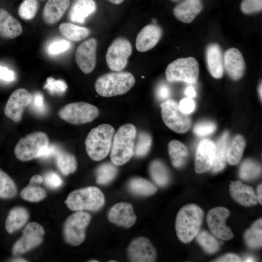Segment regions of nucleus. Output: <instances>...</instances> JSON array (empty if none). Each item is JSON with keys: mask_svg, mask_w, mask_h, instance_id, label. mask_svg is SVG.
I'll return each mask as SVG.
<instances>
[{"mask_svg": "<svg viewBox=\"0 0 262 262\" xmlns=\"http://www.w3.org/2000/svg\"><path fill=\"white\" fill-rule=\"evenodd\" d=\"M204 213L195 204L185 205L179 211L176 220L175 229L179 239L188 243L196 237L200 230Z\"/></svg>", "mask_w": 262, "mask_h": 262, "instance_id": "f257e3e1", "label": "nucleus"}, {"mask_svg": "<svg viewBox=\"0 0 262 262\" xmlns=\"http://www.w3.org/2000/svg\"><path fill=\"white\" fill-rule=\"evenodd\" d=\"M137 131L132 124H124L113 136L110 150V159L115 165L127 163L134 155V146Z\"/></svg>", "mask_w": 262, "mask_h": 262, "instance_id": "f03ea898", "label": "nucleus"}, {"mask_svg": "<svg viewBox=\"0 0 262 262\" xmlns=\"http://www.w3.org/2000/svg\"><path fill=\"white\" fill-rule=\"evenodd\" d=\"M135 82V78L130 72L114 71L99 76L96 81L95 88L101 96L111 97L127 93Z\"/></svg>", "mask_w": 262, "mask_h": 262, "instance_id": "7ed1b4c3", "label": "nucleus"}, {"mask_svg": "<svg viewBox=\"0 0 262 262\" xmlns=\"http://www.w3.org/2000/svg\"><path fill=\"white\" fill-rule=\"evenodd\" d=\"M115 129L108 124L93 128L85 140L86 152L91 159L99 161L104 159L111 150Z\"/></svg>", "mask_w": 262, "mask_h": 262, "instance_id": "20e7f679", "label": "nucleus"}, {"mask_svg": "<svg viewBox=\"0 0 262 262\" xmlns=\"http://www.w3.org/2000/svg\"><path fill=\"white\" fill-rule=\"evenodd\" d=\"M65 203L73 211H97L104 205L105 198L99 189L90 186L71 192Z\"/></svg>", "mask_w": 262, "mask_h": 262, "instance_id": "39448f33", "label": "nucleus"}, {"mask_svg": "<svg viewBox=\"0 0 262 262\" xmlns=\"http://www.w3.org/2000/svg\"><path fill=\"white\" fill-rule=\"evenodd\" d=\"M49 144L47 134L42 131H35L21 138L14 149L16 158L26 162L38 158L42 150Z\"/></svg>", "mask_w": 262, "mask_h": 262, "instance_id": "423d86ee", "label": "nucleus"}, {"mask_svg": "<svg viewBox=\"0 0 262 262\" xmlns=\"http://www.w3.org/2000/svg\"><path fill=\"white\" fill-rule=\"evenodd\" d=\"M198 75V63L193 57L178 58L170 63L165 69L166 78L170 82L193 83L196 82Z\"/></svg>", "mask_w": 262, "mask_h": 262, "instance_id": "0eeeda50", "label": "nucleus"}, {"mask_svg": "<svg viewBox=\"0 0 262 262\" xmlns=\"http://www.w3.org/2000/svg\"><path fill=\"white\" fill-rule=\"evenodd\" d=\"M58 116L65 121L73 125L91 122L99 115L98 108L85 102H76L62 106L58 112Z\"/></svg>", "mask_w": 262, "mask_h": 262, "instance_id": "6e6552de", "label": "nucleus"}, {"mask_svg": "<svg viewBox=\"0 0 262 262\" xmlns=\"http://www.w3.org/2000/svg\"><path fill=\"white\" fill-rule=\"evenodd\" d=\"M91 220L90 214L84 211H76L65 222L63 235L68 244L76 246L81 244L85 238V229Z\"/></svg>", "mask_w": 262, "mask_h": 262, "instance_id": "1a4fd4ad", "label": "nucleus"}, {"mask_svg": "<svg viewBox=\"0 0 262 262\" xmlns=\"http://www.w3.org/2000/svg\"><path fill=\"white\" fill-rule=\"evenodd\" d=\"M160 107L163 120L167 127L180 133L189 130L191 126V119L188 114L180 110L176 101L166 100L160 104Z\"/></svg>", "mask_w": 262, "mask_h": 262, "instance_id": "9d476101", "label": "nucleus"}, {"mask_svg": "<svg viewBox=\"0 0 262 262\" xmlns=\"http://www.w3.org/2000/svg\"><path fill=\"white\" fill-rule=\"evenodd\" d=\"M132 53V46L126 38L115 39L108 48L106 61L109 68L113 71H119L127 65L128 58Z\"/></svg>", "mask_w": 262, "mask_h": 262, "instance_id": "9b49d317", "label": "nucleus"}, {"mask_svg": "<svg viewBox=\"0 0 262 262\" xmlns=\"http://www.w3.org/2000/svg\"><path fill=\"white\" fill-rule=\"evenodd\" d=\"M45 232L43 227L35 222L28 223L22 230V235L13 246L12 252L17 255L31 250L41 244Z\"/></svg>", "mask_w": 262, "mask_h": 262, "instance_id": "f8f14e48", "label": "nucleus"}, {"mask_svg": "<svg viewBox=\"0 0 262 262\" xmlns=\"http://www.w3.org/2000/svg\"><path fill=\"white\" fill-rule=\"evenodd\" d=\"M32 96L26 89L18 88L10 95L5 105L4 113L6 117L15 122H19L24 109L32 101Z\"/></svg>", "mask_w": 262, "mask_h": 262, "instance_id": "ddd939ff", "label": "nucleus"}, {"mask_svg": "<svg viewBox=\"0 0 262 262\" xmlns=\"http://www.w3.org/2000/svg\"><path fill=\"white\" fill-rule=\"evenodd\" d=\"M229 215L228 209L223 207H217L211 209L206 217L207 224L211 232L224 240H230L233 236L230 229L226 224V220Z\"/></svg>", "mask_w": 262, "mask_h": 262, "instance_id": "4468645a", "label": "nucleus"}, {"mask_svg": "<svg viewBox=\"0 0 262 262\" xmlns=\"http://www.w3.org/2000/svg\"><path fill=\"white\" fill-rule=\"evenodd\" d=\"M127 254L128 258L132 262H153L156 258V251L147 238L138 237L130 244Z\"/></svg>", "mask_w": 262, "mask_h": 262, "instance_id": "2eb2a0df", "label": "nucleus"}, {"mask_svg": "<svg viewBox=\"0 0 262 262\" xmlns=\"http://www.w3.org/2000/svg\"><path fill=\"white\" fill-rule=\"evenodd\" d=\"M97 46V40L90 38L82 42L77 48L75 61L85 74L91 73L96 66Z\"/></svg>", "mask_w": 262, "mask_h": 262, "instance_id": "dca6fc26", "label": "nucleus"}, {"mask_svg": "<svg viewBox=\"0 0 262 262\" xmlns=\"http://www.w3.org/2000/svg\"><path fill=\"white\" fill-rule=\"evenodd\" d=\"M215 144L211 140L204 139L198 143L196 152L195 169L197 173H205L213 165Z\"/></svg>", "mask_w": 262, "mask_h": 262, "instance_id": "f3484780", "label": "nucleus"}, {"mask_svg": "<svg viewBox=\"0 0 262 262\" xmlns=\"http://www.w3.org/2000/svg\"><path fill=\"white\" fill-rule=\"evenodd\" d=\"M108 218L114 224L129 228L135 224L136 216L131 204L127 202H119L114 205L110 209Z\"/></svg>", "mask_w": 262, "mask_h": 262, "instance_id": "a211bd4d", "label": "nucleus"}, {"mask_svg": "<svg viewBox=\"0 0 262 262\" xmlns=\"http://www.w3.org/2000/svg\"><path fill=\"white\" fill-rule=\"evenodd\" d=\"M224 66L228 76L237 81L243 76L245 71V62L242 54L235 48L228 49L224 54Z\"/></svg>", "mask_w": 262, "mask_h": 262, "instance_id": "6ab92c4d", "label": "nucleus"}, {"mask_svg": "<svg viewBox=\"0 0 262 262\" xmlns=\"http://www.w3.org/2000/svg\"><path fill=\"white\" fill-rule=\"evenodd\" d=\"M162 30L157 25L145 26L138 33L135 46L139 52H146L153 48L162 35Z\"/></svg>", "mask_w": 262, "mask_h": 262, "instance_id": "aec40b11", "label": "nucleus"}, {"mask_svg": "<svg viewBox=\"0 0 262 262\" xmlns=\"http://www.w3.org/2000/svg\"><path fill=\"white\" fill-rule=\"evenodd\" d=\"M205 58L208 69L214 78H221L224 70V55L220 46L217 43L209 44L206 49Z\"/></svg>", "mask_w": 262, "mask_h": 262, "instance_id": "412c9836", "label": "nucleus"}, {"mask_svg": "<svg viewBox=\"0 0 262 262\" xmlns=\"http://www.w3.org/2000/svg\"><path fill=\"white\" fill-rule=\"evenodd\" d=\"M229 193L234 200L244 206H251L258 203L257 196L252 187L240 181L230 182Z\"/></svg>", "mask_w": 262, "mask_h": 262, "instance_id": "4be33fe9", "label": "nucleus"}, {"mask_svg": "<svg viewBox=\"0 0 262 262\" xmlns=\"http://www.w3.org/2000/svg\"><path fill=\"white\" fill-rule=\"evenodd\" d=\"M202 9L203 4L200 0H184L174 8L173 13L178 20L189 23Z\"/></svg>", "mask_w": 262, "mask_h": 262, "instance_id": "5701e85b", "label": "nucleus"}, {"mask_svg": "<svg viewBox=\"0 0 262 262\" xmlns=\"http://www.w3.org/2000/svg\"><path fill=\"white\" fill-rule=\"evenodd\" d=\"M70 1V0H48L43 11L45 22L49 25L57 22L68 8Z\"/></svg>", "mask_w": 262, "mask_h": 262, "instance_id": "b1692460", "label": "nucleus"}, {"mask_svg": "<svg viewBox=\"0 0 262 262\" xmlns=\"http://www.w3.org/2000/svg\"><path fill=\"white\" fill-rule=\"evenodd\" d=\"M97 9L94 0H74L70 9L68 17L70 21L83 23L85 19Z\"/></svg>", "mask_w": 262, "mask_h": 262, "instance_id": "393cba45", "label": "nucleus"}, {"mask_svg": "<svg viewBox=\"0 0 262 262\" xmlns=\"http://www.w3.org/2000/svg\"><path fill=\"white\" fill-rule=\"evenodd\" d=\"M22 32L20 23L7 10L0 8V36L12 39Z\"/></svg>", "mask_w": 262, "mask_h": 262, "instance_id": "a878e982", "label": "nucleus"}, {"mask_svg": "<svg viewBox=\"0 0 262 262\" xmlns=\"http://www.w3.org/2000/svg\"><path fill=\"white\" fill-rule=\"evenodd\" d=\"M229 141V133L226 131L223 133L215 144L214 159L211 168L213 172L221 171L226 165Z\"/></svg>", "mask_w": 262, "mask_h": 262, "instance_id": "bb28decb", "label": "nucleus"}, {"mask_svg": "<svg viewBox=\"0 0 262 262\" xmlns=\"http://www.w3.org/2000/svg\"><path fill=\"white\" fill-rule=\"evenodd\" d=\"M29 214L26 209L16 207L9 212L5 221L6 231L12 233L22 227L29 219Z\"/></svg>", "mask_w": 262, "mask_h": 262, "instance_id": "cd10ccee", "label": "nucleus"}, {"mask_svg": "<svg viewBox=\"0 0 262 262\" xmlns=\"http://www.w3.org/2000/svg\"><path fill=\"white\" fill-rule=\"evenodd\" d=\"M168 152L172 165L180 168L185 164L188 152L186 146L181 142L173 140L168 145Z\"/></svg>", "mask_w": 262, "mask_h": 262, "instance_id": "c85d7f7f", "label": "nucleus"}, {"mask_svg": "<svg viewBox=\"0 0 262 262\" xmlns=\"http://www.w3.org/2000/svg\"><path fill=\"white\" fill-rule=\"evenodd\" d=\"M59 30L65 38L75 42L86 38L90 33L88 29L69 22L61 23L59 25Z\"/></svg>", "mask_w": 262, "mask_h": 262, "instance_id": "c756f323", "label": "nucleus"}, {"mask_svg": "<svg viewBox=\"0 0 262 262\" xmlns=\"http://www.w3.org/2000/svg\"><path fill=\"white\" fill-rule=\"evenodd\" d=\"M149 172L153 181L160 186L166 185L170 180V174L165 164L161 160H155L149 166Z\"/></svg>", "mask_w": 262, "mask_h": 262, "instance_id": "7c9ffc66", "label": "nucleus"}, {"mask_svg": "<svg viewBox=\"0 0 262 262\" xmlns=\"http://www.w3.org/2000/svg\"><path fill=\"white\" fill-rule=\"evenodd\" d=\"M128 187L132 193L143 196L152 195L157 190L152 183L140 177H134L130 179L128 183Z\"/></svg>", "mask_w": 262, "mask_h": 262, "instance_id": "2f4dec72", "label": "nucleus"}, {"mask_svg": "<svg viewBox=\"0 0 262 262\" xmlns=\"http://www.w3.org/2000/svg\"><path fill=\"white\" fill-rule=\"evenodd\" d=\"M246 146L244 138L240 134L235 135L229 144L227 162L231 165L238 164L242 158Z\"/></svg>", "mask_w": 262, "mask_h": 262, "instance_id": "473e14b6", "label": "nucleus"}, {"mask_svg": "<svg viewBox=\"0 0 262 262\" xmlns=\"http://www.w3.org/2000/svg\"><path fill=\"white\" fill-rule=\"evenodd\" d=\"M262 220L258 219L253 223L244 235V239L247 246L250 248L256 249L262 244Z\"/></svg>", "mask_w": 262, "mask_h": 262, "instance_id": "72a5a7b5", "label": "nucleus"}, {"mask_svg": "<svg viewBox=\"0 0 262 262\" xmlns=\"http://www.w3.org/2000/svg\"><path fill=\"white\" fill-rule=\"evenodd\" d=\"M57 165L65 175L73 173L77 168V161L75 156L67 152L58 150L55 154Z\"/></svg>", "mask_w": 262, "mask_h": 262, "instance_id": "f704fd0d", "label": "nucleus"}, {"mask_svg": "<svg viewBox=\"0 0 262 262\" xmlns=\"http://www.w3.org/2000/svg\"><path fill=\"white\" fill-rule=\"evenodd\" d=\"M152 144V138L148 132L141 131L136 133L134 146V155L137 157L145 156L149 151Z\"/></svg>", "mask_w": 262, "mask_h": 262, "instance_id": "c9c22d12", "label": "nucleus"}, {"mask_svg": "<svg viewBox=\"0 0 262 262\" xmlns=\"http://www.w3.org/2000/svg\"><path fill=\"white\" fill-rule=\"evenodd\" d=\"M261 172V166L258 163L251 159H246L241 164L239 175L243 180H252L258 178Z\"/></svg>", "mask_w": 262, "mask_h": 262, "instance_id": "e433bc0d", "label": "nucleus"}, {"mask_svg": "<svg viewBox=\"0 0 262 262\" xmlns=\"http://www.w3.org/2000/svg\"><path fill=\"white\" fill-rule=\"evenodd\" d=\"M117 169L113 163H106L100 165L96 170L97 183L105 185L110 182L115 177Z\"/></svg>", "mask_w": 262, "mask_h": 262, "instance_id": "4c0bfd02", "label": "nucleus"}, {"mask_svg": "<svg viewBox=\"0 0 262 262\" xmlns=\"http://www.w3.org/2000/svg\"><path fill=\"white\" fill-rule=\"evenodd\" d=\"M196 237L197 242L207 253H214L219 248L218 241L207 230L199 231Z\"/></svg>", "mask_w": 262, "mask_h": 262, "instance_id": "58836bf2", "label": "nucleus"}, {"mask_svg": "<svg viewBox=\"0 0 262 262\" xmlns=\"http://www.w3.org/2000/svg\"><path fill=\"white\" fill-rule=\"evenodd\" d=\"M16 194V187L15 182L7 173L0 169V197L11 198Z\"/></svg>", "mask_w": 262, "mask_h": 262, "instance_id": "ea45409f", "label": "nucleus"}, {"mask_svg": "<svg viewBox=\"0 0 262 262\" xmlns=\"http://www.w3.org/2000/svg\"><path fill=\"white\" fill-rule=\"evenodd\" d=\"M35 183H30L25 187L20 193L21 198L26 201L32 202H39L44 199L47 192L43 188L35 186Z\"/></svg>", "mask_w": 262, "mask_h": 262, "instance_id": "a19ab883", "label": "nucleus"}, {"mask_svg": "<svg viewBox=\"0 0 262 262\" xmlns=\"http://www.w3.org/2000/svg\"><path fill=\"white\" fill-rule=\"evenodd\" d=\"M38 8L37 0H24L20 4L18 13L24 20H30L35 16Z\"/></svg>", "mask_w": 262, "mask_h": 262, "instance_id": "79ce46f5", "label": "nucleus"}, {"mask_svg": "<svg viewBox=\"0 0 262 262\" xmlns=\"http://www.w3.org/2000/svg\"><path fill=\"white\" fill-rule=\"evenodd\" d=\"M67 85L66 82L61 80H55L52 77L47 79L46 83L44 88L47 89L52 94H62L67 89Z\"/></svg>", "mask_w": 262, "mask_h": 262, "instance_id": "37998d69", "label": "nucleus"}, {"mask_svg": "<svg viewBox=\"0 0 262 262\" xmlns=\"http://www.w3.org/2000/svg\"><path fill=\"white\" fill-rule=\"evenodd\" d=\"M240 9L245 14L259 12L262 9V0H242Z\"/></svg>", "mask_w": 262, "mask_h": 262, "instance_id": "c03bdc74", "label": "nucleus"}, {"mask_svg": "<svg viewBox=\"0 0 262 262\" xmlns=\"http://www.w3.org/2000/svg\"><path fill=\"white\" fill-rule=\"evenodd\" d=\"M216 129V124L212 121H206L197 123L195 126L194 132L198 136H205L213 132Z\"/></svg>", "mask_w": 262, "mask_h": 262, "instance_id": "a18cd8bd", "label": "nucleus"}, {"mask_svg": "<svg viewBox=\"0 0 262 262\" xmlns=\"http://www.w3.org/2000/svg\"><path fill=\"white\" fill-rule=\"evenodd\" d=\"M70 46L67 40L61 39L51 43L48 47V52L51 55H56L67 50Z\"/></svg>", "mask_w": 262, "mask_h": 262, "instance_id": "49530a36", "label": "nucleus"}, {"mask_svg": "<svg viewBox=\"0 0 262 262\" xmlns=\"http://www.w3.org/2000/svg\"><path fill=\"white\" fill-rule=\"evenodd\" d=\"M32 109L36 113L42 114L44 113L46 107L44 103L43 95L37 92L32 96V99L30 103Z\"/></svg>", "mask_w": 262, "mask_h": 262, "instance_id": "de8ad7c7", "label": "nucleus"}, {"mask_svg": "<svg viewBox=\"0 0 262 262\" xmlns=\"http://www.w3.org/2000/svg\"><path fill=\"white\" fill-rule=\"evenodd\" d=\"M44 182L49 187L57 188L62 184V180L56 173L52 171L47 173L44 176Z\"/></svg>", "mask_w": 262, "mask_h": 262, "instance_id": "09e8293b", "label": "nucleus"}, {"mask_svg": "<svg viewBox=\"0 0 262 262\" xmlns=\"http://www.w3.org/2000/svg\"><path fill=\"white\" fill-rule=\"evenodd\" d=\"M179 107L182 112L189 114L195 110V102L191 98H185L180 100Z\"/></svg>", "mask_w": 262, "mask_h": 262, "instance_id": "8fccbe9b", "label": "nucleus"}, {"mask_svg": "<svg viewBox=\"0 0 262 262\" xmlns=\"http://www.w3.org/2000/svg\"><path fill=\"white\" fill-rule=\"evenodd\" d=\"M0 79L6 82H12L15 79L14 72L7 68L0 66Z\"/></svg>", "mask_w": 262, "mask_h": 262, "instance_id": "3c124183", "label": "nucleus"}, {"mask_svg": "<svg viewBox=\"0 0 262 262\" xmlns=\"http://www.w3.org/2000/svg\"><path fill=\"white\" fill-rule=\"evenodd\" d=\"M156 95L160 99L165 100L170 96V89L165 84H161L159 85L157 89Z\"/></svg>", "mask_w": 262, "mask_h": 262, "instance_id": "603ef678", "label": "nucleus"}, {"mask_svg": "<svg viewBox=\"0 0 262 262\" xmlns=\"http://www.w3.org/2000/svg\"><path fill=\"white\" fill-rule=\"evenodd\" d=\"M241 259L240 257L236 254L232 253H229L225 255L218 258L215 262H241Z\"/></svg>", "mask_w": 262, "mask_h": 262, "instance_id": "864d4df0", "label": "nucleus"}, {"mask_svg": "<svg viewBox=\"0 0 262 262\" xmlns=\"http://www.w3.org/2000/svg\"><path fill=\"white\" fill-rule=\"evenodd\" d=\"M43 178L42 176L39 175H35L33 176L30 181V183L40 184L42 182Z\"/></svg>", "mask_w": 262, "mask_h": 262, "instance_id": "5fc2aeb1", "label": "nucleus"}, {"mask_svg": "<svg viewBox=\"0 0 262 262\" xmlns=\"http://www.w3.org/2000/svg\"><path fill=\"white\" fill-rule=\"evenodd\" d=\"M185 94L190 98H193L196 96L195 89L192 86H189L186 88Z\"/></svg>", "mask_w": 262, "mask_h": 262, "instance_id": "6e6d98bb", "label": "nucleus"}, {"mask_svg": "<svg viewBox=\"0 0 262 262\" xmlns=\"http://www.w3.org/2000/svg\"><path fill=\"white\" fill-rule=\"evenodd\" d=\"M257 194L258 196H257V200L259 201V202L260 203L261 205L262 204V184L261 183L259 184L257 187Z\"/></svg>", "mask_w": 262, "mask_h": 262, "instance_id": "4d7b16f0", "label": "nucleus"}, {"mask_svg": "<svg viewBox=\"0 0 262 262\" xmlns=\"http://www.w3.org/2000/svg\"><path fill=\"white\" fill-rule=\"evenodd\" d=\"M111 3L114 4H119L121 3L124 0H107Z\"/></svg>", "mask_w": 262, "mask_h": 262, "instance_id": "13d9d810", "label": "nucleus"}, {"mask_svg": "<svg viewBox=\"0 0 262 262\" xmlns=\"http://www.w3.org/2000/svg\"><path fill=\"white\" fill-rule=\"evenodd\" d=\"M245 262H254L255 259L253 258V257L251 256H246L245 259H244Z\"/></svg>", "mask_w": 262, "mask_h": 262, "instance_id": "bf43d9fd", "label": "nucleus"}, {"mask_svg": "<svg viewBox=\"0 0 262 262\" xmlns=\"http://www.w3.org/2000/svg\"><path fill=\"white\" fill-rule=\"evenodd\" d=\"M259 95L261 100H262V83L260 84L258 88Z\"/></svg>", "mask_w": 262, "mask_h": 262, "instance_id": "052dcab7", "label": "nucleus"}, {"mask_svg": "<svg viewBox=\"0 0 262 262\" xmlns=\"http://www.w3.org/2000/svg\"><path fill=\"white\" fill-rule=\"evenodd\" d=\"M11 261L12 262H27V261H26L25 260L21 259V258L14 259H13L12 261Z\"/></svg>", "mask_w": 262, "mask_h": 262, "instance_id": "680f3d73", "label": "nucleus"}, {"mask_svg": "<svg viewBox=\"0 0 262 262\" xmlns=\"http://www.w3.org/2000/svg\"><path fill=\"white\" fill-rule=\"evenodd\" d=\"M89 262H98V261H97V260H92L89 261Z\"/></svg>", "mask_w": 262, "mask_h": 262, "instance_id": "e2e57ef3", "label": "nucleus"}, {"mask_svg": "<svg viewBox=\"0 0 262 262\" xmlns=\"http://www.w3.org/2000/svg\"><path fill=\"white\" fill-rule=\"evenodd\" d=\"M109 262H116V261H109Z\"/></svg>", "mask_w": 262, "mask_h": 262, "instance_id": "0e129e2a", "label": "nucleus"}, {"mask_svg": "<svg viewBox=\"0 0 262 262\" xmlns=\"http://www.w3.org/2000/svg\"><path fill=\"white\" fill-rule=\"evenodd\" d=\"M172 1H178L179 0H171Z\"/></svg>", "mask_w": 262, "mask_h": 262, "instance_id": "69168bd1", "label": "nucleus"}]
</instances>
